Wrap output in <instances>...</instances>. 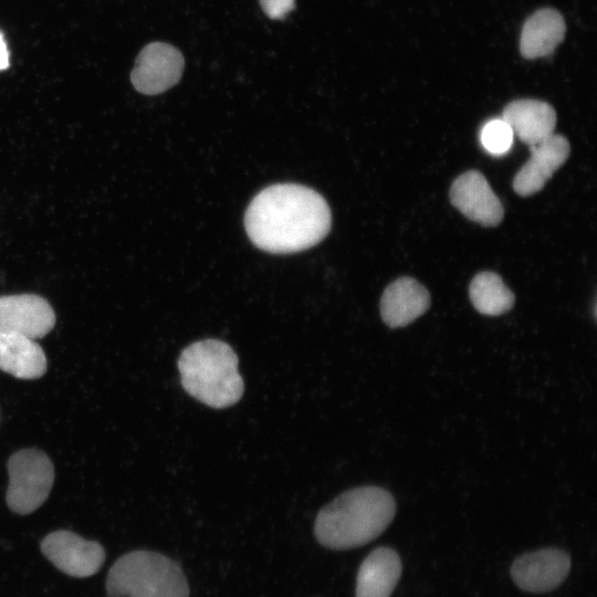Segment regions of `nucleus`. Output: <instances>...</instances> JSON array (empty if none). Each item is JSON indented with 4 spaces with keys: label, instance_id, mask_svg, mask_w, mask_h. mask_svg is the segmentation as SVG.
Segmentation results:
<instances>
[{
    "label": "nucleus",
    "instance_id": "1",
    "mask_svg": "<svg viewBox=\"0 0 597 597\" xmlns=\"http://www.w3.org/2000/svg\"><path fill=\"white\" fill-rule=\"evenodd\" d=\"M331 210L315 190L279 184L260 191L249 205L244 227L259 249L277 254L306 250L321 242L331 229Z\"/></svg>",
    "mask_w": 597,
    "mask_h": 597
},
{
    "label": "nucleus",
    "instance_id": "2",
    "mask_svg": "<svg viewBox=\"0 0 597 597\" xmlns=\"http://www.w3.org/2000/svg\"><path fill=\"white\" fill-rule=\"evenodd\" d=\"M395 513L396 502L387 490L374 485L354 488L318 512L314 533L325 547L354 548L378 537Z\"/></svg>",
    "mask_w": 597,
    "mask_h": 597
},
{
    "label": "nucleus",
    "instance_id": "3",
    "mask_svg": "<svg viewBox=\"0 0 597 597\" xmlns=\"http://www.w3.org/2000/svg\"><path fill=\"white\" fill-rule=\"evenodd\" d=\"M181 385L198 401L211 408L237 404L244 384L238 371V356L219 339H203L187 346L178 359Z\"/></svg>",
    "mask_w": 597,
    "mask_h": 597
},
{
    "label": "nucleus",
    "instance_id": "4",
    "mask_svg": "<svg viewBox=\"0 0 597 597\" xmlns=\"http://www.w3.org/2000/svg\"><path fill=\"white\" fill-rule=\"evenodd\" d=\"M108 597H188L179 565L159 553L134 551L119 557L106 578Z\"/></svg>",
    "mask_w": 597,
    "mask_h": 597
},
{
    "label": "nucleus",
    "instance_id": "5",
    "mask_svg": "<svg viewBox=\"0 0 597 597\" xmlns=\"http://www.w3.org/2000/svg\"><path fill=\"white\" fill-rule=\"evenodd\" d=\"M9 485L7 504L21 515L30 514L48 499L54 481V468L49 457L36 449H23L8 461Z\"/></svg>",
    "mask_w": 597,
    "mask_h": 597
},
{
    "label": "nucleus",
    "instance_id": "6",
    "mask_svg": "<svg viewBox=\"0 0 597 597\" xmlns=\"http://www.w3.org/2000/svg\"><path fill=\"white\" fill-rule=\"evenodd\" d=\"M184 66V56L177 48L164 42H151L137 55L130 81L137 92L157 95L179 82Z\"/></svg>",
    "mask_w": 597,
    "mask_h": 597
},
{
    "label": "nucleus",
    "instance_id": "7",
    "mask_svg": "<svg viewBox=\"0 0 597 597\" xmlns=\"http://www.w3.org/2000/svg\"><path fill=\"white\" fill-rule=\"evenodd\" d=\"M43 555L61 572L78 578L97 573L105 561L104 548L71 531H55L41 542Z\"/></svg>",
    "mask_w": 597,
    "mask_h": 597
},
{
    "label": "nucleus",
    "instance_id": "8",
    "mask_svg": "<svg viewBox=\"0 0 597 597\" xmlns=\"http://www.w3.org/2000/svg\"><path fill=\"white\" fill-rule=\"evenodd\" d=\"M451 203L467 218L483 226L495 227L504 209L485 177L478 170L460 175L450 188Z\"/></svg>",
    "mask_w": 597,
    "mask_h": 597
},
{
    "label": "nucleus",
    "instance_id": "9",
    "mask_svg": "<svg viewBox=\"0 0 597 597\" xmlns=\"http://www.w3.org/2000/svg\"><path fill=\"white\" fill-rule=\"evenodd\" d=\"M55 324V313L49 302L35 294L0 296V331L44 337Z\"/></svg>",
    "mask_w": 597,
    "mask_h": 597
},
{
    "label": "nucleus",
    "instance_id": "10",
    "mask_svg": "<svg viewBox=\"0 0 597 597\" xmlns=\"http://www.w3.org/2000/svg\"><path fill=\"white\" fill-rule=\"evenodd\" d=\"M569 568L570 559L565 552L546 548L520 556L511 567V575L521 589L544 593L559 586Z\"/></svg>",
    "mask_w": 597,
    "mask_h": 597
},
{
    "label": "nucleus",
    "instance_id": "11",
    "mask_svg": "<svg viewBox=\"0 0 597 597\" xmlns=\"http://www.w3.org/2000/svg\"><path fill=\"white\" fill-rule=\"evenodd\" d=\"M531 157L513 180L514 191L522 197L542 190L554 172L567 160L570 151L566 137L553 134L537 145H531Z\"/></svg>",
    "mask_w": 597,
    "mask_h": 597
},
{
    "label": "nucleus",
    "instance_id": "12",
    "mask_svg": "<svg viewBox=\"0 0 597 597\" xmlns=\"http://www.w3.org/2000/svg\"><path fill=\"white\" fill-rule=\"evenodd\" d=\"M430 306V294L417 280L402 276L390 283L380 298V315L391 328L404 327Z\"/></svg>",
    "mask_w": 597,
    "mask_h": 597
},
{
    "label": "nucleus",
    "instance_id": "13",
    "mask_svg": "<svg viewBox=\"0 0 597 597\" xmlns=\"http://www.w3.org/2000/svg\"><path fill=\"white\" fill-rule=\"evenodd\" d=\"M513 135L531 146L537 145L554 134L556 113L548 103L538 100H516L509 103L501 117Z\"/></svg>",
    "mask_w": 597,
    "mask_h": 597
},
{
    "label": "nucleus",
    "instance_id": "14",
    "mask_svg": "<svg viewBox=\"0 0 597 597\" xmlns=\"http://www.w3.org/2000/svg\"><path fill=\"white\" fill-rule=\"evenodd\" d=\"M401 574V562L389 547L374 549L362 563L356 580V597H389Z\"/></svg>",
    "mask_w": 597,
    "mask_h": 597
},
{
    "label": "nucleus",
    "instance_id": "15",
    "mask_svg": "<svg viewBox=\"0 0 597 597\" xmlns=\"http://www.w3.org/2000/svg\"><path fill=\"white\" fill-rule=\"evenodd\" d=\"M46 357L34 339L0 331V370L20 379H36L46 371Z\"/></svg>",
    "mask_w": 597,
    "mask_h": 597
},
{
    "label": "nucleus",
    "instance_id": "16",
    "mask_svg": "<svg viewBox=\"0 0 597 597\" xmlns=\"http://www.w3.org/2000/svg\"><path fill=\"white\" fill-rule=\"evenodd\" d=\"M566 25L562 14L554 9H541L524 23L520 51L525 59H537L551 54L564 40Z\"/></svg>",
    "mask_w": 597,
    "mask_h": 597
},
{
    "label": "nucleus",
    "instance_id": "17",
    "mask_svg": "<svg viewBox=\"0 0 597 597\" xmlns=\"http://www.w3.org/2000/svg\"><path fill=\"white\" fill-rule=\"evenodd\" d=\"M469 295L474 308L483 315H502L515 303L514 294L501 276L489 271L480 272L472 279Z\"/></svg>",
    "mask_w": 597,
    "mask_h": 597
},
{
    "label": "nucleus",
    "instance_id": "18",
    "mask_svg": "<svg viewBox=\"0 0 597 597\" xmlns=\"http://www.w3.org/2000/svg\"><path fill=\"white\" fill-rule=\"evenodd\" d=\"M513 132L502 119L489 121L481 129V143L491 154L501 155L506 153L513 142Z\"/></svg>",
    "mask_w": 597,
    "mask_h": 597
},
{
    "label": "nucleus",
    "instance_id": "19",
    "mask_svg": "<svg viewBox=\"0 0 597 597\" xmlns=\"http://www.w3.org/2000/svg\"><path fill=\"white\" fill-rule=\"evenodd\" d=\"M264 13L271 19H282L295 8V0H260Z\"/></svg>",
    "mask_w": 597,
    "mask_h": 597
},
{
    "label": "nucleus",
    "instance_id": "20",
    "mask_svg": "<svg viewBox=\"0 0 597 597\" xmlns=\"http://www.w3.org/2000/svg\"><path fill=\"white\" fill-rule=\"evenodd\" d=\"M9 51L3 39L2 33L0 32V70H6L9 67Z\"/></svg>",
    "mask_w": 597,
    "mask_h": 597
}]
</instances>
